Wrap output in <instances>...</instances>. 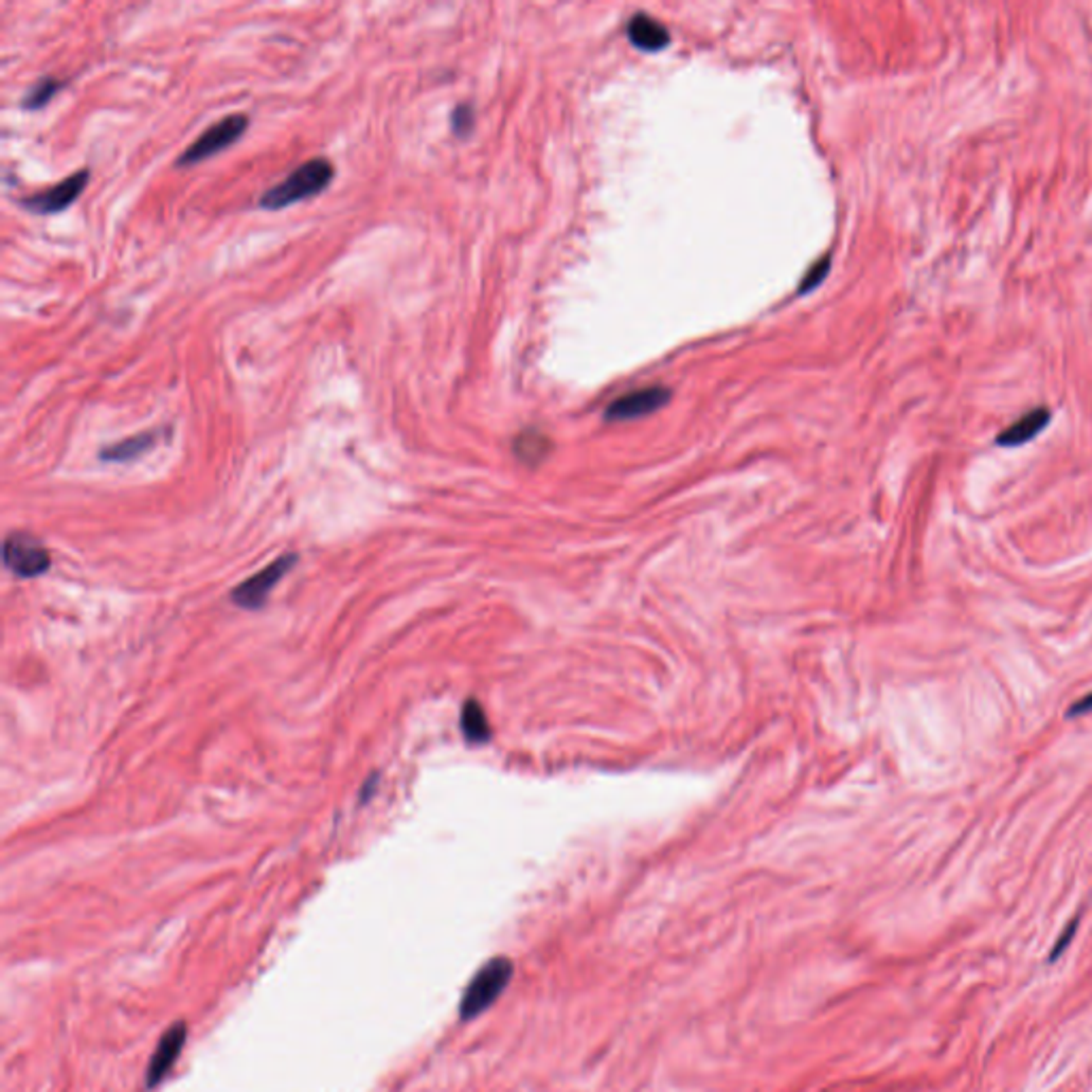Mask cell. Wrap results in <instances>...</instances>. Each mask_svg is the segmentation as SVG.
Wrapping results in <instances>:
<instances>
[{"label":"cell","mask_w":1092,"mask_h":1092,"mask_svg":"<svg viewBox=\"0 0 1092 1092\" xmlns=\"http://www.w3.org/2000/svg\"><path fill=\"white\" fill-rule=\"evenodd\" d=\"M3 559L5 566L22 578L39 576L52 563L46 547L29 534H10L3 544Z\"/></svg>","instance_id":"5b68a950"},{"label":"cell","mask_w":1092,"mask_h":1092,"mask_svg":"<svg viewBox=\"0 0 1092 1092\" xmlns=\"http://www.w3.org/2000/svg\"><path fill=\"white\" fill-rule=\"evenodd\" d=\"M475 124H477V111L472 105L467 103H461L452 109V115H450V128L457 137H467L472 130H475Z\"/></svg>","instance_id":"9a60e30c"},{"label":"cell","mask_w":1092,"mask_h":1092,"mask_svg":"<svg viewBox=\"0 0 1092 1092\" xmlns=\"http://www.w3.org/2000/svg\"><path fill=\"white\" fill-rule=\"evenodd\" d=\"M515 452L525 463H538L551 452V440L536 429H527L517 435Z\"/></svg>","instance_id":"4fadbf2b"},{"label":"cell","mask_w":1092,"mask_h":1092,"mask_svg":"<svg viewBox=\"0 0 1092 1092\" xmlns=\"http://www.w3.org/2000/svg\"><path fill=\"white\" fill-rule=\"evenodd\" d=\"M670 399H673L670 389H666V387H647V389L632 391L628 395L614 399L606 408L604 418L610 420V423L643 418V416H649V414L662 410Z\"/></svg>","instance_id":"52a82bcc"},{"label":"cell","mask_w":1092,"mask_h":1092,"mask_svg":"<svg viewBox=\"0 0 1092 1092\" xmlns=\"http://www.w3.org/2000/svg\"><path fill=\"white\" fill-rule=\"evenodd\" d=\"M1092 713V694H1086L1084 698H1079L1077 702H1073L1067 711V717H1081V715H1088Z\"/></svg>","instance_id":"e0dca14e"},{"label":"cell","mask_w":1092,"mask_h":1092,"mask_svg":"<svg viewBox=\"0 0 1092 1092\" xmlns=\"http://www.w3.org/2000/svg\"><path fill=\"white\" fill-rule=\"evenodd\" d=\"M163 431L159 429H149V431H141V433H135L130 437H124L115 444H109L105 446L99 457L107 463H126V461H132L141 454H145L147 450H151L156 444H159Z\"/></svg>","instance_id":"30bf717a"},{"label":"cell","mask_w":1092,"mask_h":1092,"mask_svg":"<svg viewBox=\"0 0 1092 1092\" xmlns=\"http://www.w3.org/2000/svg\"><path fill=\"white\" fill-rule=\"evenodd\" d=\"M294 555H284L280 559H275L273 563H269L267 568H263L261 572H256L254 576H250L248 580H244L239 587H235L233 591V602L241 608H261L265 604V599L269 597L271 589L290 572V568L294 566Z\"/></svg>","instance_id":"8992f818"},{"label":"cell","mask_w":1092,"mask_h":1092,"mask_svg":"<svg viewBox=\"0 0 1092 1092\" xmlns=\"http://www.w3.org/2000/svg\"><path fill=\"white\" fill-rule=\"evenodd\" d=\"M1050 418H1052V414H1050L1048 408H1035L1033 412H1028L1022 418H1018L1012 427H1007L997 437V444L999 446H1007V448L1022 446V444L1031 442L1035 435H1039L1048 427Z\"/></svg>","instance_id":"8fae6325"},{"label":"cell","mask_w":1092,"mask_h":1092,"mask_svg":"<svg viewBox=\"0 0 1092 1092\" xmlns=\"http://www.w3.org/2000/svg\"><path fill=\"white\" fill-rule=\"evenodd\" d=\"M828 269H830V256L822 258V261H820V263H818V265H816L813 269H809V273H807L805 282L801 284V292L805 294V292H809L811 288H816V286H818V284H820V282H822V280L826 278Z\"/></svg>","instance_id":"2e32d148"},{"label":"cell","mask_w":1092,"mask_h":1092,"mask_svg":"<svg viewBox=\"0 0 1092 1092\" xmlns=\"http://www.w3.org/2000/svg\"><path fill=\"white\" fill-rule=\"evenodd\" d=\"M67 86L65 79H58V77H41L39 82H35L29 92L22 96V107L29 109V111H37V109H43L48 103H52V99Z\"/></svg>","instance_id":"5bb4252c"},{"label":"cell","mask_w":1092,"mask_h":1092,"mask_svg":"<svg viewBox=\"0 0 1092 1092\" xmlns=\"http://www.w3.org/2000/svg\"><path fill=\"white\" fill-rule=\"evenodd\" d=\"M626 31H628L630 43L643 52H662L664 48L670 46L668 29L647 14H637L628 22Z\"/></svg>","instance_id":"9c48e42d"},{"label":"cell","mask_w":1092,"mask_h":1092,"mask_svg":"<svg viewBox=\"0 0 1092 1092\" xmlns=\"http://www.w3.org/2000/svg\"><path fill=\"white\" fill-rule=\"evenodd\" d=\"M336 178V167L325 156H317L294 167L282 182L265 191L258 199L263 210H284L305 199L317 197L329 189Z\"/></svg>","instance_id":"6da1fadb"},{"label":"cell","mask_w":1092,"mask_h":1092,"mask_svg":"<svg viewBox=\"0 0 1092 1092\" xmlns=\"http://www.w3.org/2000/svg\"><path fill=\"white\" fill-rule=\"evenodd\" d=\"M461 728H463L465 738L472 740V742H485L491 736L487 715H485L483 706L479 702H475V700H470V702L463 706Z\"/></svg>","instance_id":"7c38bea8"},{"label":"cell","mask_w":1092,"mask_h":1092,"mask_svg":"<svg viewBox=\"0 0 1092 1092\" xmlns=\"http://www.w3.org/2000/svg\"><path fill=\"white\" fill-rule=\"evenodd\" d=\"M513 980V963L506 956H498L489 961L467 984L463 999L459 1003L461 1020H475L483 1012H487L508 988Z\"/></svg>","instance_id":"7a4b0ae2"},{"label":"cell","mask_w":1092,"mask_h":1092,"mask_svg":"<svg viewBox=\"0 0 1092 1092\" xmlns=\"http://www.w3.org/2000/svg\"><path fill=\"white\" fill-rule=\"evenodd\" d=\"M88 182H90V169H79L73 176L60 180L58 184H54L41 193L22 197L18 203L24 210L39 214V216L60 214V212L69 210L84 195Z\"/></svg>","instance_id":"277c9868"},{"label":"cell","mask_w":1092,"mask_h":1092,"mask_svg":"<svg viewBox=\"0 0 1092 1092\" xmlns=\"http://www.w3.org/2000/svg\"><path fill=\"white\" fill-rule=\"evenodd\" d=\"M250 118L246 113H229L222 120L214 122L210 128H205L178 159V167H193L199 165L212 156L229 149L235 145L248 130Z\"/></svg>","instance_id":"3957f363"},{"label":"cell","mask_w":1092,"mask_h":1092,"mask_svg":"<svg viewBox=\"0 0 1092 1092\" xmlns=\"http://www.w3.org/2000/svg\"><path fill=\"white\" fill-rule=\"evenodd\" d=\"M186 1035H189V1028L184 1022H176L174 1026H169L165 1031V1035L161 1037L159 1045H156V1050L149 1058L147 1071H145L147 1088L159 1086L167 1077V1073L174 1069V1064L178 1062V1058L184 1050Z\"/></svg>","instance_id":"ba28073f"}]
</instances>
